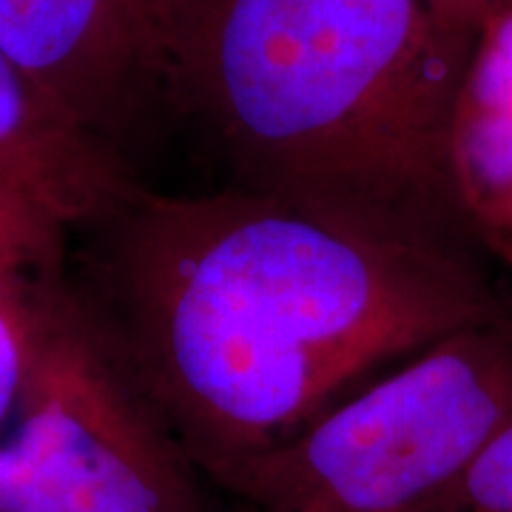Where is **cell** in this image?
Masks as SVG:
<instances>
[{
  "label": "cell",
  "instance_id": "obj_1",
  "mask_svg": "<svg viewBox=\"0 0 512 512\" xmlns=\"http://www.w3.org/2000/svg\"><path fill=\"white\" fill-rule=\"evenodd\" d=\"M94 231L74 288L114 365L220 476L293 439L387 370L512 313L470 251L379 237L237 185L137 180Z\"/></svg>",
  "mask_w": 512,
  "mask_h": 512
},
{
  "label": "cell",
  "instance_id": "obj_2",
  "mask_svg": "<svg viewBox=\"0 0 512 512\" xmlns=\"http://www.w3.org/2000/svg\"><path fill=\"white\" fill-rule=\"evenodd\" d=\"M476 46L427 0H183L168 103L228 185L473 254L456 123Z\"/></svg>",
  "mask_w": 512,
  "mask_h": 512
},
{
  "label": "cell",
  "instance_id": "obj_3",
  "mask_svg": "<svg viewBox=\"0 0 512 512\" xmlns=\"http://www.w3.org/2000/svg\"><path fill=\"white\" fill-rule=\"evenodd\" d=\"M512 424V316L387 370L214 476L254 512H427Z\"/></svg>",
  "mask_w": 512,
  "mask_h": 512
},
{
  "label": "cell",
  "instance_id": "obj_4",
  "mask_svg": "<svg viewBox=\"0 0 512 512\" xmlns=\"http://www.w3.org/2000/svg\"><path fill=\"white\" fill-rule=\"evenodd\" d=\"M0 512H202L194 464L114 365L72 279L37 319L0 433Z\"/></svg>",
  "mask_w": 512,
  "mask_h": 512
},
{
  "label": "cell",
  "instance_id": "obj_5",
  "mask_svg": "<svg viewBox=\"0 0 512 512\" xmlns=\"http://www.w3.org/2000/svg\"><path fill=\"white\" fill-rule=\"evenodd\" d=\"M183 0H0V52L66 120L126 160L168 103Z\"/></svg>",
  "mask_w": 512,
  "mask_h": 512
},
{
  "label": "cell",
  "instance_id": "obj_6",
  "mask_svg": "<svg viewBox=\"0 0 512 512\" xmlns=\"http://www.w3.org/2000/svg\"><path fill=\"white\" fill-rule=\"evenodd\" d=\"M0 183L72 231L100 220L134 177L120 154L66 120L0 52Z\"/></svg>",
  "mask_w": 512,
  "mask_h": 512
},
{
  "label": "cell",
  "instance_id": "obj_7",
  "mask_svg": "<svg viewBox=\"0 0 512 512\" xmlns=\"http://www.w3.org/2000/svg\"><path fill=\"white\" fill-rule=\"evenodd\" d=\"M66 234L35 200L0 183V433L20 402L37 319L69 279Z\"/></svg>",
  "mask_w": 512,
  "mask_h": 512
},
{
  "label": "cell",
  "instance_id": "obj_8",
  "mask_svg": "<svg viewBox=\"0 0 512 512\" xmlns=\"http://www.w3.org/2000/svg\"><path fill=\"white\" fill-rule=\"evenodd\" d=\"M427 512H512V424Z\"/></svg>",
  "mask_w": 512,
  "mask_h": 512
},
{
  "label": "cell",
  "instance_id": "obj_9",
  "mask_svg": "<svg viewBox=\"0 0 512 512\" xmlns=\"http://www.w3.org/2000/svg\"><path fill=\"white\" fill-rule=\"evenodd\" d=\"M441 20L450 26L481 35V26L493 18L495 12L512 6V0H427Z\"/></svg>",
  "mask_w": 512,
  "mask_h": 512
},
{
  "label": "cell",
  "instance_id": "obj_10",
  "mask_svg": "<svg viewBox=\"0 0 512 512\" xmlns=\"http://www.w3.org/2000/svg\"><path fill=\"white\" fill-rule=\"evenodd\" d=\"M501 256H504V262L510 265V271H512V248H510V251H504V254H501Z\"/></svg>",
  "mask_w": 512,
  "mask_h": 512
}]
</instances>
